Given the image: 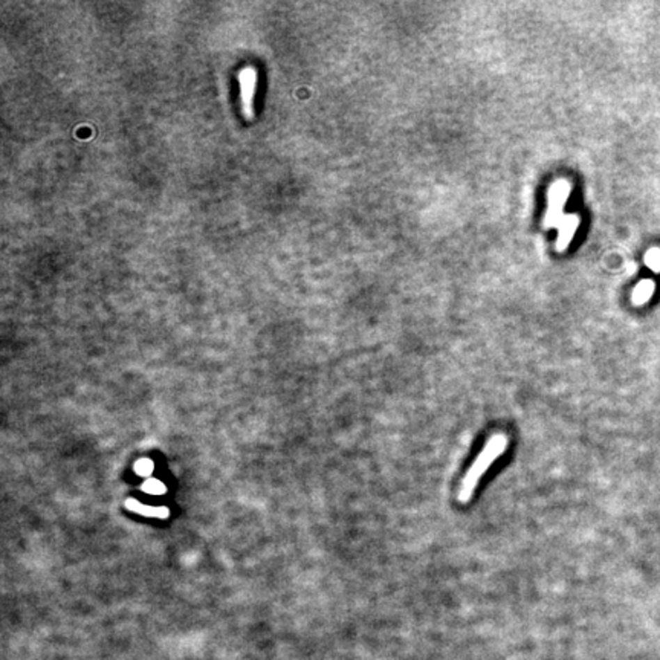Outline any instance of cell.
I'll return each instance as SVG.
<instances>
[{
    "label": "cell",
    "instance_id": "277c9868",
    "mask_svg": "<svg viewBox=\"0 0 660 660\" xmlns=\"http://www.w3.org/2000/svg\"><path fill=\"white\" fill-rule=\"evenodd\" d=\"M578 226H579V216L576 214H569L561 220L560 226H558L560 228V233H558V239H556L558 251H564L569 246V243L572 242L573 235H575Z\"/></svg>",
    "mask_w": 660,
    "mask_h": 660
},
{
    "label": "cell",
    "instance_id": "5b68a950",
    "mask_svg": "<svg viewBox=\"0 0 660 660\" xmlns=\"http://www.w3.org/2000/svg\"><path fill=\"white\" fill-rule=\"evenodd\" d=\"M656 289V283L651 278H643L639 281V285L634 288L633 295H631V303L634 306H643L651 300V297L654 294Z\"/></svg>",
    "mask_w": 660,
    "mask_h": 660
},
{
    "label": "cell",
    "instance_id": "7a4b0ae2",
    "mask_svg": "<svg viewBox=\"0 0 660 660\" xmlns=\"http://www.w3.org/2000/svg\"><path fill=\"white\" fill-rule=\"evenodd\" d=\"M570 194V182L565 179H560L550 187L549 190V208L544 217L546 228L560 226L561 220L564 219L563 211L565 207V202L569 199Z\"/></svg>",
    "mask_w": 660,
    "mask_h": 660
},
{
    "label": "cell",
    "instance_id": "6da1fadb",
    "mask_svg": "<svg viewBox=\"0 0 660 660\" xmlns=\"http://www.w3.org/2000/svg\"><path fill=\"white\" fill-rule=\"evenodd\" d=\"M508 445H509V437L506 434L497 433L489 437L488 442H486V445L483 446L482 453L478 454V457L474 460L473 465H471L465 477H463L460 489H459L460 503H468L471 500V497L474 495L477 485L482 480L483 474L492 466V463L495 460L506 453Z\"/></svg>",
    "mask_w": 660,
    "mask_h": 660
},
{
    "label": "cell",
    "instance_id": "3957f363",
    "mask_svg": "<svg viewBox=\"0 0 660 660\" xmlns=\"http://www.w3.org/2000/svg\"><path fill=\"white\" fill-rule=\"evenodd\" d=\"M240 98L243 116L251 120L254 115V93L257 86V70L253 66L243 68L239 74Z\"/></svg>",
    "mask_w": 660,
    "mask_h": 660
},
{
    "label": "cell",
    "instance_id": "52a82bcc",
    "mask_svg": "<svg viewBox=\"0 0 660 660\" xmlns=\"http://www.w3.org/2000/svg\"><path fill=\"white\" fill-rule=\"evenodd\" d=\"M645 263L654 274H660V248H651L647 251Z\"/></svg>",
    "mask_w": 660,
    "mask_h": 660
},
{
    "label": "cell",
    "instance_id": "8992f818",
    "mask_svg": "<svg viewBox=\"0 0 660 660\" xmlns=\"http://www.w3.org/2000/svg\"><path fill=\"white\" fill-rule=\"evenodd\" d=\"M125 506L127 509L133 510V512L146 515V517H155V518H167L168 517V509L167 508H150L146 506L143 503H139L133 498H129L125 501Z\"/></svg>",
    "mask_w": 660,
    "mask_h": 660
},
{
    "label": "cell",
    "instance_id": "9c48e42d",
    "mask_svg": "<svg viewBox=\"0 0 660 660\" xmlns=\"http://www.w3.org/2000/svg\"><path fill=\"white\" fill-rule=\"evenodd\" d=\"M135 471H136V473H138L139 476L150 477V474L153 473V462H152V460H147V459H141V460L136 462Z\"/></svg>",
    "mask_w": 660,
    "mask_h": 660
},
{
    "label": "cell",
    "instance_id": "ba28073f",
    "mask_svg": "<svg viewBox=\"0 0 660 660\" xmlns=\"http://www.w3.org/2000/svg\"><path fill=\"white\" fill-rule=\"evenodd\" d=\"M143 491L152 495H159L165 492V485L156 478H148V480L143 485Z\"/></svg>",
    "mask_w": 660,
    "mask_h": 660
}]
</instances>
